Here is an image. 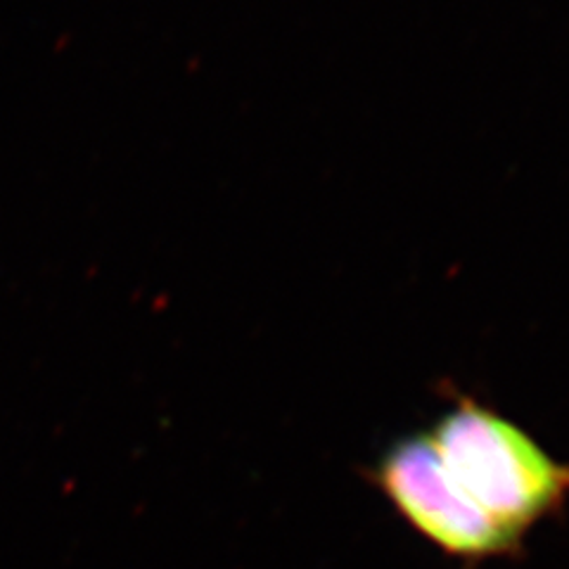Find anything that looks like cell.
I'll return each instance as SVG.
<instances>
[{
  "label": "cell",
  "instance_id": "obj_2",
  "mask_svg": "<svg viewBox=\"0 0 569 569\" xmlns=\"http://www.w3.org/2000/svg\"><path fill=\"white\" fill-rule=\"evenodd\" d=\"M372 479L401 518L441 553L485 562L512 558L522 550L525 539L491 520L451 482L430 435L391 443Z\"/></svg>",
  "mask_w": 569,
  "mask_h": 569
},
{
  "label": "cell",
  "instance_id": "obj_1",
  "mask_svg": "<svg viewBox=\"0 0 569 569\" xmlns=\"http://www.w3.org/2000/svg\"><path fill=\"white\" fill-rule=\"evenodd\" d=\"M430 437L451 482L515 537L569 508L567 462L489 408L460 401Z\"/></svg>",
  "mask_w": 569,
  "mask_h": 569
}]
</instances>
